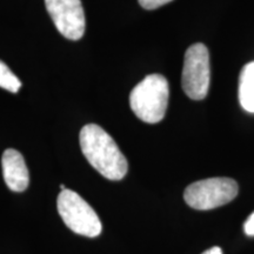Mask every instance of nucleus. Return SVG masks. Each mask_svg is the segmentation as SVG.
Listing matches in <instances>:
<instances>
[{
	"label": "nucleus",
	"mask_w": 254,
	"mask_h": 254,
	"mask_svg": "<svg viewBox=\"0 0 254 254\" xmlns=\"http://www.w3.org/2000/svg\"><path fill=\"white\" fill-rule=\"evenodd\" d=\"M79 141L85 158L101 176L110 180H122L126 176L128 164L125 155L104 128L95 124L85 125Z\"/></svg>",
	"instance_id": "obj_1"
},
{
	"label": "nucleus",
	"mask_w": 254,
	"mask_h": 254,
	"mask_svg": "<svg viewBox=\"0 0 254 254\" xmlns=\"http://www.w3.org/2000/svg\"><path fill=\"white\" fill-rule=\"evenodd\" d=\"M167 79L161 74H150L133 88L129 105L142 122L157 124L164 119L168 105Z\"/></svg>",
	"instance_id": "obj_2"
},
{
	"label": "nucleus",
	"mask_w": 254,
	"mask_h": 254,
	"mask_svg": "<svg viewBox=\"0 0 254 254\" xmlns=\"http://www.w3.org/2000/svg\"><path fill=\"white\" fill-rule=\"evenodd\" d=\"M57 207L66 226L74 233L88 238L98 237L103 231L95 211L71 190H64L57 199Z\"/></svg>",
	"instance_id": "obj_3"
},
{
	"label": "nucleus",
	"mask_w": 254,
	"mask_h": 254,
	"mask_svg": "<svg viewBox=\"0 0 254 254\" xmlns=\"http://www.w3.org/2000/svg\"><path fill=\"white\" fill-rule=\"evenodd\" d=\"M239 192L236 180L231 178H209L187 187L184 199L190 207L207 211L231 202Z\"/></svg>",
	"instance_id": "obj_4"
},
{
	"label": "nucleus",
	"mask_w": 254,
	"mask_h": 254,
	"mask_svg": "<svg viewBox=\"0 0 254 254\" xmlns=\"http://www.w3.org/2000/svg\"><path fill=\"white\" fill-rule=\"evenodd\" d=\"M211 81L209 53L204 44H193L187 49L182 75L183 90L192 100L205 99Z\"/></svg>",
	"instance_id": "obj_5"
},
{
	"label": "nucleus",
	"mask_w": 254,
	"mask_h": 254,
	"mask_svg": "<svg viewBox=\"0 0 254 254\" xmlns=\"http://www.w3.org/2000/svg\"><path fill=\"white\" fill-rule=\"evenodd\" d=\"M46 9L60 34L79 40L85 33V13L80 0H45Z\"/></svg>",
	"instance_id": "obj_6"
},
{
	"label": "nucleus",
	"mask_w": 254,
	"mask_h": 254,
	"mask_svg": "<svg viewBox=\"0 0 254 254\" xmlns=\"http://www.w3.org/2000/svg\"><path fill=\"white\" fill-rule=\"evenodd\" d=\"M2 174L6 185L13 192H24L30 184V174L20 152L8 148L1 158Z\"/></svg>",
	"instance_id": "obj_7"
},
{
	"label": "nucleus",
	"mask_w": 254,
	"mask_h": 254,
	"mask_svg": "<svg viewBox=\"0 0 254 254\" xmlns=\"http://www.w3.org/2000/svg\"><path fill=\"white\" fill-rule=\"evenodd\" d=\"M239 101L244 110L254 113V62L244 66L240 73Z\"/></svg>",
	"instance_id": "obj_8"
},
{
	"label": "nucleus",
	"mask_w": 254,
	"mask_h": 254,
	"mask_svg": "<svg viewBox=\"0 0 254 254\" xmlns=\"http://www.w3.org/2000/svg\"><path fill=\"white\" fill-rule=\"evenodd\" d=\"M0 87L12 93H17L21 87V81L19 80V78L1 60H0Z\"/></svg>",
	"instance_id": "obj_9"
},
{
	"label": "nucleus",
	"mask_w": 254,
	"mask_h": 254,
	"mask_svg": "<svg viewBox=\"0 0 254 254\" xmlns=\"http://www.w3.org/2000/svg\"><path fill=\"white\" fill-rule=\"evenodd\" d=\"M138 1L142 8L155 9L168 4V2H171L172 0H138Z\"/></svg>",
	"instance_id": "obj_10"
},
{
	"label": "nucleus",
	"mask_w": 254,
	"mask_h": 254,
	"mask_svg": "<svg viewBox=\"0 0 254 254\" xmlns=\"http://www.w3.org/2000/svg\"><path fill=\"white\" fill-rule=\"evenodd\" d=\"M244 230L247 236H254V212L250 215L245 224H244Z\"/></svg>",
	"instance_id": "obj_11"
},
{
	"label": "nucleus",
	"mask_w": 254,
	"mask_h": 254,
	"mask_svg": "<svg viewBox=\"0 0 254 254\" xmlns=\"http://www.w3.org/2000/svg\"><path fill=\"white\" fill-rule=\"evenodd\" d=\"M202 254H222V251L220 247H212V249L205 251Z\"/></svg>",
	"instance_id": "obj_12"
},
{
	"label": "nucleus",
	"mask_w": 254,
	"mask_h": 254,
	"mask_svg": "<svg viewBox=\"0 0 254 254\" xmlns=\"http://www.w3.org/2000/svg\"><path fill=\"white\" fill-rule=\"evenodd\" d=\"M60 189H62V190H66V187H65V185H60Z\"/></svg>",
	"instance_id": "obj_13"
}]
</instances>
